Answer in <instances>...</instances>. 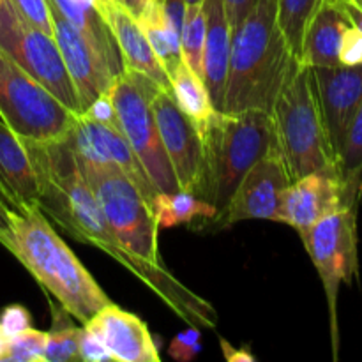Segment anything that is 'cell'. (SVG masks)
<instances>
[{
  "label": "cell",
  "instance_id": "cell-1",
  "mask_svg": "<svg viewBox=\"0 0 362 362\" xmlns=\"http://www.w3.org/2000/svg\"><path fill=\"white\" fill-rule=\"evenodd\" d=\"M21 140L34 166L39 209L46 218L53 219L73 239L99 247L124 265L191 327L212 329L218 325L214 308L191 292L166 265L148 264L119 243L81 172L69 134L53 141Z\"/></svg>",
  "mask_w": 362,
  "mask_h": 362
},
{
  "label": "cell",
  "instance_id": "cell-2",
  "mask_svg": "<svg viewBox=\"0 0 362 362\" xmlns=\"http://www.w3.org/2000/svg\"><path fill=\"white\" fill-rule=\"evenodd\" d=\"M0 244L81 325L112 303L39 207H9Z\"/></svg>",
  "mask_w": 362,
  "mask_h": 362
},
{
  "label": "cell",
  "instance_id": "cell-3",
  "mask_svg": "<svg viewBox=\"0 0 362 362\" xmlns=\"http://www.w3.org/2000/svg\"><path fill=\"white\" fill-rule=\"evenodd\" d=\"M278 23L276 0H258L232 30L228 74L221 112H269L296 62Z\"/></svg>",
  "mask_w": 362,
  "mask_h": 362
},
{
  "label": "cell",
  "instance_id": "cell-4",
  "mask_svg": "<svg viewBox=\"0 0 362 362\" xmlns=\"http://www.w3.org/2000/svg\"><path fill=\"white\" fill-rule=\"evenodd\" d=\"M202 172L194 194L216 209L225 211L233 191L247 170L276 141L269 112L225 113L216 110L200 129Z\"/></svg>",
  "mask_w": 362,
  "mask_h": 362
},
{
  "label": "cell",
  "instance_id": "cell-5",
  "mask_svg": "<svg viewBox=\"0 0 362 362\" xmlns=\"http://www.w3.org/2000/svg\"><path fill=\"white\" fill-rule=\"evenodd\" d=\"M271 117L276 144L290 179L315 172L338 175V161L325 129L311 69L299 60L290 67L274 99Z\"/></svg>",
  "mask_w": 362,
  "mask_h": 362
},
{
  "label": "cell",
  "instance_id": "cell-6",
  "mask_svg": "<svg viewBox=\"0 0 362 362\" xmlns=\"http://www.w3.org/2000/svg\"><path fill=\"white\" fill-rule=\"evenodd\" d=\"M80 168L119 243L148 264L165 265L158 247L159 225L138 187L113 165L80 161Z\"/></svg>",
  "mask_w": 362,
  "mask_h": 362
},
{
  "label": "cell",
  "instance_id": "cell-7",
  "mask_svg": "<svg viewBox=\"0 0 362 362\" xmlns=\"http://www.w3.org/2000/svg\"><path fill=\"white\" fill-rule=\"evenodd\" d=\"M159 88L145 74L124 69L113 81L110 95L115 105L120 131L156 189L159 193H175L180 189L179 182L161 144L152 112V98Z\"/></svg>",
  "mask_w": 362,
  "mask_h": 362
},
{
  "label": "cell",
  "instance_id": "cell-8",
  "mask_svg": "<svg viewBox=\"0 0 362 362\" xmlns=\"http://www.w3.org/2000/svg\"><path fill=\"white\" fill-rule=\"evenodd\" d=\"M0 119L25 140L53 141L69 134L76 113L0 49Z\"/></svg>",
  "mask_w": 362,
  "mask_h": 362
},
{
  "label": "cell",
  "instance_id": "cell-9",
  "mask_svg": "<svg viewBox=\"0 0 362 362\" xmlns=\"http://www.w3.org/2000/svg\"><path fill=\"white\" fill-rule=\"evenodd\" d=\"M304 247L317 269L327 299L329 325L334 361L339 352L338 296L341 285H352L359 274V251H357V209L343 207L327 216L317 225L299 233Z\"/></svg>",
  "mask_w": 362,
  "mask_h": 362
},
{
  "label": "cell",
  "instance_id": "cell-10",
  "mask_svg": "<svg viewBox=\"0 0 362 362\" xmlns=\"http://www.w3.org/2000/svg\"><path fill=\"white\" fill-rule=\"evenodd\" d=\"M0 49L80 115V99L64 66L55 37L28 23L9 0H0Z\"/></svg>",
  "mask_w": 362,
  "mask_h": 362
},
{
  "label": "cell",
  "instance_id": "cell-11",
  "mask_svg": "<svg viewBox=\"0 0 362 362\" xmlns=\"http://www.w3.org/2000/svg\"><path fill=\"white\" fill-rule=\"evenodd\" d=\"M290 182L292 179L286 163L274 141L269 151L247 170L225 211L216 216L212 223L218 230L250 219L283 223V197Z\"/></svg>",
  "mask_w": 362,
  "mask_h": 362
},
{
  "label": "cell",
  "instance_id": "cell-12",
  "mask_svg": "<svg viewBox=\"0 0 362 362\" xmlns=\"http://www.w3.org/2000/svg\"><path fill=\"white\" fill-rule=\"evenodd\" d=\"M69 140L81 163L117 166L138 187L144 200L152 209L159 191L119 127L99 124L80 113L69 131Z\"/></svg>",
  "mask_w": 362,
  "mask_h": 362
},
{
  "label": "cell",
  "instance_id": "cell-13",
  "mask_svg": "<svg viewBox=\"0 0 362 362\" xmlns=\"http://www.w3.org/2000/svg\"><path fill=\"white\" fill-rule=\"evenodd\" d=\"M49 16H52L53 37L59 45L64 66L76 88L80 108L83 112L94 99L108 94L117 74L113 73L101 52L85 37L83 32L78 30L53 6H49Z\"/></svg>",
  "mask_w": 362,
  "mask_h": 362
},
{
  "label": "cell",
  "instance_id": "cell-14",
  "mask_svg": "<svg viewBox=\"0 0 362 362\" xmlns=\"http://www.w3.org/2000/svg\"><path fill=\"white\" fill-rule=\"evenodd\" d=\"M156 126L179 187L194 194L202 172V134L193 119L179 108L172 92L159 88L152 98Z\"/></svg>",
  "mask_w": 362,
  "mask_h": 362
},
{
  "label": "cell",
  "instance_id": "cell-15",
  "mask_svg": "<svg viewBox=\"0 0 362 362\" xmlns=\"http://www.w3.org/2000/svg\"><path fill=\"white\" fill-rule=\"evenodd\" d=\"M336 161L346 127L362 101V66L310 67Z\"/></svg>",
  "mask_w": 362,
  "mask_h": 362
},
{
  "label": "cell",
  "instance_id": "cell-16",
  "mask_svg": "<svg viewBox=\"0 0 362 362\" xmlns=\"http://www.w3.org/2000/svg\"><path fill=\"white\" fill-rule=\"evenodd\" d=\"M103 343L113 361L159 362L158 346L147 324L113 303L103 308L83 325Z\"/></svg>",
  "mask_w": 362,
  "mask_h": 362
},
{
  "label": "cell",
  "instance_id": "cell-17",
  "mask_svg": "<svg viewBox=\"0 0 362 362\" xmlns=\"http://www.w3.org/2000/svg\"><path fill=\"white\" fill-rule=\"evenodd\" d=\"M345 207L343 186L338 175L308 173L292 180L283 197V223L303 233L327 216Z\"/></svg>",
  "mask_w": 362,
  "mask_h": 362
},
{
  "label": "cell",
  "instance_id": "cell-18",
  "mask_svg": "<svg viewBox=\"0 0 362 362\" xmlns=\"http://www.w3.org/2000/svg\"><path fill=\"white\" fill-rule=\"evenodd\" d=\"M105 14L106 21H108L110 28L113 32V37L117 41V46H119L124 69L145 74L163 90L172 92L168 73L156 57L138 18L133 16L126 7L117 2L110 4L106 7Z\"/></svg>",
  "mask_w": 362,
  "mask_h": 362
},
{
  "label": "cell",
  "instance_id": "cell-19",
  "mask_svg": "<svg viewBox=\"0 0 362 362\" xmlns=\"http://www.w3.org/2000/svg\"><path fill=\"white\" fill-rule=\"evenodd\" d=\"M202 6L205 13L202 78L211 95L212 106L221 112L226 74H228L230 48H232V27L226 18L223 0H204Z\"/></svg>",
  "mask_w": 362,
  "mask_h": 362
},
{
  "label": "cell",
  "instance_id": "cell-20",
  "mask_svg": "<svg viewBox=\"0 0 362 362\" xmlns=\"http://www.w3.org/2000/svg\"><path fill=\"white\" fill-rule=\"evenodd\" d=\"M0 193L11 209L39 207V187L23 140L0 119Z\"/></svg>",
  "mask_w": 362,
  "mask_h": 362
},
{
  "label": "cell",
  "instance_id": "cell-21",
  "mask_svg": "<svg viewBox=\"0 0 362 362\" xmlns=\"http://www.w3.org/2000/svg\"><path fill=\"white\" fill-rule=\"evenodd\" d=\"M352 27L343 0H322L306 28L300 62L308 67H332L339 64V46Z\"/></svg>",
  "mask_w": 362,
  "mask_h": 362
},
{
  "label": "cell",
  "instance_id": "cell-22",
  "mask_svg": "<svg viewBox=\"0 0 362 362\" xmlns=\"http://www.w3.org/2000/svg\"><path fill=\"white\" fill-rule=\"evenodd\" d=\"M48 4L66 16L78 30L83 32L85 37L101 52L117 76L122 73L124 62L112 28L106 21L105 11L108 4L105 0H48Z\"/></svg>",
  "mask_w": 362,
  "mask_h": 362
},
{
  "label": "cell",
  "instance_id": "cell-23",
  "mask_svg": "<svg viewBox=\"0 0 362 362\" xmlns=\"http://www.w3.org/2000/svg\"><path fill=\"white\" fill-rule=\"evenodd\" d=\"M338 175L345 207L359 209L362 204V101L346 127L338 152Z\"/></svg>",
  "mask_w": 362,
  "mask_h": 362
},
{
  "label": "cell",
  "instance_id": "cell-24",
  "mask_svg": "<svg viewBox=\"0 0 362 362\" xmlns=\"http://www.w3.org/2000/svg\"><path fill=\"white\" fill-rule=\"evenodd\" d=\"M138 21H140L141 28H144L156 57H158L161 66L165 67V71L170 76L177 69V66L182 62L180 35L177 34L175 28L165 18L158 0L145 6V9L138 16Z\"/></svg>",
  "mask_w": 362,
  "mask_h": 362
},
{
  "label": "cell",
  "instance_id": "cell-25",
  "mask_svg": "<svg viewBox=\"0 0 362 362\" xmlns=\"http://www.w3.org/2000/svg\"><path fill=\"white\" fill-rule=\"evenodd\" d=\"M152 212L159 228H172L179 225H191L197 219L212 221L216 209L189 191L179 189L175 193H158Z\"/></svg>",
  "mask_w": 362,
  "mask_h": 362
},
{
  "label": "cell",
  "instance_id": "cell-26",
  "mask_svg": "<svg viewBox=\"0 0 362 362\" xmlns=\"http://www.w3.org/2000/svg\"><path fill=\"white\" fill-rule=\"evenodd\" d=\"M170 83H172V95L179 108L194 120L198 129H202L216 112L202 76L191 71L182 60L177 69L170 74Z\"/></svg>",
  "mask_w": 362,
  "mask_h": 362
},
{
  "label": "cell",
  "instance_id": "cell-27",
  "mask_svg": "<svg viewBox=\"0 0 362 362\" xmlns=\"http://www.w3.org/2000/svg\"><path fill=\"white\" fill-rule=\"evenodd\" d=\"M278 23L290 46V52L300 62L304 35L322 0H276Z\"/></svg>",
  "mask_w": 362,
  "mask_h": 362
},
{
  "label": "cell",
  "instance_id": "cell-28",
  "mask_svg": "<svg viewBox=\"0 0 362 362\" xmlns=\"http://www.w3.org/2000/svg\"><path fill=\"white\" fill-rule=\"evenodd\" d=\"M205 42V13L202 4L187 6L180 30V53L182 60L191 71L202 76V59H204ZM204 80V78H202Z\"/></svg>",
  "mask_w": 362,
  "mask_h": 362
},
{
  "label": "cell",
  "instance_id": "cell-29",
  "mask_svg": "<svg viewBox=\"0 0 362 362\" xmlns=\"http://www.w3.org/2000/svg\"><path fill=\"white\" fill-rule=\"evenodd\" d=\"M46 334L32 327L11 334L0 362H45Z\"/></svg>",
  "mask_w": 362,
  "mask_h": 362
},
{
  "label": "cell",
  "instance_id": "cell-30",
  "mask_svg": "<svg viewBox=\"0 0 362 362\" xmlns=\"http://www.w3.org/2000/svg\"><path fill=\"white\" fill-rule=\"evenodd\" d=\"M81 327H64L46 334L45 362H71L80 359Z\"/></svg>",
  "mask_w": 362,
  "mask_h": 362
},
{
  "label": "cell",
  "instance_id": "cell-31",
  "mask_svg": "<svg viewBox=\"0 0 362 362\" xmlns=\"http://www.w3.org/2000/svg\"><path fill=\"white\" fill-rule=\"evenodd\" d=\"M14 9L34 27L53 35L52 16H49L48 0H9Z\"/></svg>",
  "mask_w": 362,
  "mask_h": 362
},
{
  "label": "cell",
  "instance_id": "cell-32",
  "mask_svg": "<svg viewBox=\"0 0 362 362\" xmlns=\"http://www.w3.org/2000/svg\"><path fill=\"white\" fill-rule=\"evenodd\" d=\"M200 352V332L198 327H191L173 338L168 354L175 361H193Z\"/></svg>",
  "mask_w": 362,
  "mask_h": 362
},
{
  "label": "cell",
  "instance_id": "cell-33",
  "mask_svg": "<svg viewBox=\"0 0 362 362\" xmlns=\"http://www.w3.org/2000/svg\"><path fill=\"white\" fill-rule=\"evenodd\" d=\"M339 64L341 66H362V30L354 25L345 32L341 39Z\"/></svg>",
  "mask_w": 362,
  "mask_h": 362
},
{
  "label": "cell",
  "instance_id": "cell-34",
  "mask_svg": "<svg viewBox=\"0 0 362 362\" xmlns=\"http://www.w3.org/2000/svg\"><path fill=\"white\" fill-rule=\"evenodd\" d=\"M81 115L88 117V119L95 120V122H99V124L115 126L120 129L119 117H117V110H115V105H113L110 92L108 94L99 95L98 99H94V101H92L90 105L83 110V112H81Z\"/></svg>",
  "mask_w": 362,
  "mask_h": 362
},
{
  "label": "cell",
  "instance_id": "cell-35",
  "mask_svg": "<svg viewBox=\"0 0 362 362\" xmlns=\"http://www.w3.org/2000/svg\"><path fill=\"white\" fill-rule=\"evenodd\" d=\"M80 359L85 362L113 361L112 356L108 354V350L103 346V343L99 341L92 332H88L85 327H81V336H80Z\"/></svg>",
  "mask_w": 362,
  "mask_h": 362
},
{
  "label": "cell",
  "instance_id": "cell-36",
  "mask_svg": "<svg viewBox=\"0 0 362 362\" xmlns=\"http://www.w3.org/2000/svg\"><path fill=\"white\" fill-rule=\"evenodd\" d=\"M30 313L23 306L14 304V306H7L2 311V315H0V327L11 336L30 327Z\"/></svg>",
  "mask_w": 362,
  "mask_h": 362
},
{
  "label": "cell",
  "instance_id": "cell-37",
  "mask_svg": "<svg viewBox=\"0 0 362 362\" xmlns=\"http://www.w3.org/2000/svg\"><path fill=\"white\" fill-rule=\"evenodd\" d=\"M257 4L258 0H223L226 18H228L232 30L246 20V16L255 9Z\"/></svg>",
  "mask_w": 362,
  "mask_h": 362
},
{
  "label": "cell",
  "instance_id": "cell-38",
  "mask_svg": "<svg viewBox=\"0 0 362 362\" xmlns=\"http://www.w3.org/2000/svg\"><path fill=\"white\" fill-rule=\"evenodd\" d=\"M221 349L225 354V359L228 362H253L255 357L247 350L233 349L226 339H221Z\"/></svg>",
  "mask_w": 362,
  "mask_h": 362
},
{
  "label": "cell",
  "instance_id": "cell-39",
  "mask_svg": "<svg viewBox=\"0 0 362 362\" xmlns=\"http://www.w3.org/2000/svg\"><path fill=\"white\" fill-rule=\"evenodd\" d=\"M117 2H119L120 6L126 7V9L136 18L140 16L141 11H144L145 6H147V2H145V0H117Z\"/></svg>",
  "mask_w": 362,
  "mask_h": 362
},
{
  "label": "cell",
  "instance_id": "cell-40",
  "mask_svg": "<svg viewBox=\"0 0 362 362\" xmlns=\"http://www.w3.org/2000/svg\"><path fill=\"white\" fill-rule=\"evenodd\" d=\"M343 4H345V9H346V13H349L350 20H352L354 27L361 28L362 30V11L359 9V7L354 6V4H350L349 0H343Z\"/></svg>",
  "mask_w": 362,
  "mask_h": 362
},
{
  "label": "cell",
  "instance_id": "cell-41",
  "mask_svg": "<svg viewBox=\"0 0 362 362\" xmlns=\"http://www.w3.org/2000/svg\"><path fill=\"white\" fill-rule=\"evenodd\" d=\"M7 225H9V205L0 197V232H4Z\"/></svg>",
  "mask_w": 362,
  "mask_h": 362
},
{
  "label": "cell",
  "instance_id": "cell-42",
  "mask_svg": "<svg viewBox=\"0 0 362 362\" xmlns=\"http://www.w3.org/2000/svg\"><path fill=\"white\" fill-rule=\"evenodd\" d=\"M7 339H9V334L0 327V359H2L4 352H6V346H7Z\"/></svg>",
  "mask_w": 362,
  "mask_h": 362
},
{
  "label": "cell",
  "instance_id": "cell-43",
  "mask_svg": "<svg viewBox=\"0 0 362 362\" xmlns=\"http://www.w3.org/2000/svg\"><path fill=\"white\" fill-rule=\"evenodd\" d=\"M350 4H354L356 7H359V9L362 11V0H349Z\"/></svg>",
  "mask_w": 362,
  "mask_h": 362
},
{
  "label": "cell",
  "instance_id": "cell-44",
  "mask_svg": "<svg viewBox=\"0 0 362 362\" xmlns=\"http://www.w3.org/2000/svg\"><path fill=\"white\" fill-rule=\"evenodd\" d=\"M202 2H204V0H186L187 6H194V4H202Z\"/></svg>",
  "mask_w": 362,
  "mask_h": 362
},
{
  "label": "cell",
  "instance_id": "cell-45",
  "mask_svg": "<svg viewBox=\"0 0 362 362\" xmlns=\"http://www.w3.org/2000/svg\"><path fill=\"white\" fill-rule=\"evenodd\" d=\"M0 197H2V193H0ZM4 198V197H2ZM6 204H7V202H6Z\"/></svg>",
  "mask_w": 362,
  "mask_h": 362
}]
</instances>
